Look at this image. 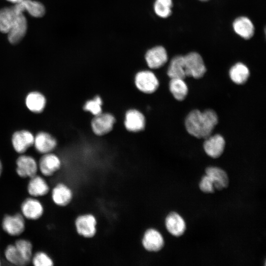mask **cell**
Segmentation results:
<instances>
[{
	"instance_id": "1",
	"label": "cell",
	"mask_w": 266,
	"mask_h": 266,
	"mask_svg": "<svg viewBox=\"0 0 266 266\" xmlns=\"http://www.w3.org/2000/svg\"><path fill=\"white\" fill-rule=\"evenodd\" d=\"M218 122V115L213 110L209 109L201 112L195 109L187 115L185 126L191 135L205 139L211 135Z\"/></svg>"
},
{
	"instance_id": "2",
	"label": "cell",
	"mask_w": 266,
	"mask_h": 266,
	"mask_svg": "<svg viewBox=\"0 0 266 266\" xmlns=\"http://www.w3.org/2000/svg\"><path fill=\"white\" fill-rule=\"evenodd\" d=\"M185 71L186 77L199 79L203 77L206 67L201 55L196 52H191L184 56Z\"/></svg>"
},
{
	"instance_id": "3",
	"label": "cell",
	"mask_w": 266,
	"mask_h": 266,
	"mask_svg": "<svg viewBox=\"0 0 266 266\" xmlns=\"http://www.w3.org/2000/svg\"><path fill=\"white\" fill-rule=\"evenodd\" d=\"M134 81L137 88L146 94L155 92L159 86V80L155 74L148 70L138 72L135 76Z\"/></svg>"
},
{
	"instance_id": "4",
	"label": "cell",
	"mask_w": 266,
	"mask_h": 266,
	"mask_svg": "<svg viewBox=\"0 0 266 266\" xmlns=\"http://www.w3.org/2000/svg\"><path fill=\"white\" fill-rule=\"evenodd\" d=\"M2 228L8 234L17 236L21 234L25 229L24 217L20 213L5 215L2 221Z\"/></svg>"
},
{
	"instance_id": "5",
	"label": "cell",
	"mask_w": 266,
	"mask_h": 266,
	"mask_svg": "<svg viewBox=\"0 0 266 266\" xmlns=\"http://www.w3.org/2000/svg\"><path fill=\"white\" fill-rule=\"evenodd\" d=\"M16 164V172L20 177L31 178L36 175L38 164L32 156L22 155L17 158Z\"/></svg>"
},
{
	"instance_id": "6",
	"label": "cell",
	"mask_w": 266,
	"mask_h": 266,
	"mask_svg": "<svg viewBox=\"0 0 266 266\" xmlns=\"http://www.w3.org/2000/svg\"><path fill=\"white\" fill-rule=\"evenodd\" d=\"M147 66L151 69H157L163 66L168 60V55L166 48L161 45L148 49L145 55Z\"/></svg>"
},
{
	"instance_id": "7",
	"label": "cell",
	"mask_w": 266,
	"mask_h": 266,
	"mask_svg": "<svg viewBox=\"0 0 266 266\" xmlns=\"http://www.w3.org/2000/svg\"><path fill=\"white\" fill-rule=\"evenodd\" d=\"M95 116L92 121L91 126L96 135H103L112 130L115 122L114 116L108 113H101Z\"/></svg>"
},
{
	"instance_id": "8",
	"label": "cell",
	"mask_w": 266,
	"mask_h": 266,
	"mask_svg": "<svg viewBox=\"0 0 266 266\" xmlns=\"http://www.w3.org/2000/svg\"><path fill=\"white\" fill-rule=\"evenodd\" d=\"M27 28V20L24 13L18 15L7 33L8 41L12 44L18 43L26 34Z\"/></svg>"
},
{
	"instance_id": "9",
	"label": "cell",
	"mask_w": 266,
	"mask_h": 266,
	"mask_svg": "<svg viewBox=\"0 0 266 266\" xmlns=\"http://www.w3.org/2000/svg\"><path fill=\"white\" fill-rule=\"evenodd\" d=\"M225 140L219 134L209 135L205 138L203 149L206 154L212 158H218L223 154Z\"/></svg>"
},
{
	"instance_id": "10",
	"label": "cell",
	"mask_w": 266,
	"mask_h": 266,
	"mask_svg": "<svg viewBox=\"0 0 266 266\" xmlns=\"http://www.w3.org/2000/svg\"><path fill=\"white\" fill-rule=\"evenodd\" d=\"M21 209L24 218L32 220L39 219L44 212L41 203L33 197L25 200L21 204Z\"/></svg>"
},
{
	"instance_id": "11",
	"label": "cell",
	"mask_w": 266,
	"mask_h": 266,
	"mask_svg": "<svg viewBox=\"0 0 266 266\" xmlns=\"http://www.w3.org/2000/svg\"><path fill=\"white\" fill-rule=\"evenodd\" d=\"M18 14H23L26 11L33 17H42L45 13V8L41 2L33 0H23L13 6Z\"/></svg>"
},
{
	"instance_id": "12",
	"label": "cell",
	"mask_w": 266,
	"mask_h": 266,
	"mask_svg": "<svg viewBox=\"0 0 266 266\" xmlns=\"http://www.w3.org/2000/svg\"><path fill=\"white\" fill-rule=\"evenodd\" d=\"M61 165L59 157L54 154L48 153L43 154L38 164L40 172L45 176H51L58 170Z\"/></svg>"
},
{
	"instance_id": "13",
	"label": "cell",
	"mask_w": 266,
	"mask_h": 266,
	"mask_svg": "<svg viewBox=\"0 0 266 266\" xmlns=\"http://www.w3.org/2000/svg\"><path fill=\"white\" fill-rule=\"evenodd\" d=\"M77 233L85 237H92L96 232V220L92 214L79 216L75 220Z\"/></svg>"
},
{
	"instance_id": "14",
	"label": "cell",
	"mask_w": 266,
	"mask_h": 266,
	"mask_svg": "<svg viewBox=\"0 0 266 266\" xmlns=\"http://www.w3.org/2000/svg\"><path fill=\"white\" fill-rule=\"evenodd\" d=\"M33 134L27 130L15 132L12 137V144L15 151L20 154L25 153L33 144Z\"/></svg>"
},
{
	"instance_id": "15",
	"label": "cell",
	"mask_w": 266,
	"mask_h": 266,
	"mask_svg": "<svg viewBox=\"0 0 266 266\" xmlns=\"http://www.w3.org/2000/svg\"><path fill=\"white\" fill-rule=\"evenodd\" d=\"M142 243L144 248L147 251L157 252L163 248L165 241L159 231L154 229H150L145 232Z\"/></svg>"
},
{
	"instance_id": "16",
	"label": "cell",
	"mask_w": 266,
	"mask_h": 266,
	"mask_svg": "<svg viewBox=\"0 0 266 266\" xmlns=\"http://www.w3.org/2000/svg\"><path fill=\"white\" fill-rule=\"evenodd\" d=\"M165 225L167 231L176 237L183 235L186 229L184 220L175 212H170L167 215L165 220Z\"/></svg>"
},
{
	"instance_id": "17",
	"label": "cell",
	"mask_w": 266,
	"mask_h": 266,
	"mask_svg": "<svg viewBox=\"0 0 266 266\" xmlns=\"http://www.w3.org/2000/svg\"><path fill=\"white\" fill-rule=\"evenodd\" d=\"M33 144L37 152L44 154L53 151L56 147L57 143L56 139L50 134L41 132L34 137Z\"/></svg>"
},
{
	"instance_id": "18",
	"label": "cell",
	"mask_w": 266,
	"mask_h": 266,
	"mask_svg": "<svg viewBox=\"0 0 266 266\" xmlns=\"http://www.w3.org/2000/svg\"><path fill=\"white\" fill-rule=\"evenodd\" d=\"M125 126L132 132H138L144 129L145 119L144 115L136 109L128 110L125 115Z\"/></svg>"
},
{
	"instance_id": "19",
	"label": "cell",
	"mask_w": 266,
	"mask_h": 266,
	"mask_svg": "<svg viewBox=\"0 0 266 266\" xmlns=\"http://www.w3.org/2000/svg\"><path fill=\"white\" fill-rule=\"evenodd\" d=\"M234 32L244 39L251 38L254 34L255 27L251 20L246 16H240L233 23Z\"/></svg>"
},
{
	"instance_id": "20",
	"label": "cell",
	"mask_w": 266,
	"mask_h": 266,
	"mask_svg": "<svg viewBox=\"0 0 266 266\" xmlns=\"http://www.w3.org/2000/svg\"><path fill=\"white\" fill-rule=\"evenodd\" d=\"M205 173L213 180L215 189L222 190L228 187L229 179L227 173L222 168L216 166H209L205 169Z\"/></svg>"
},
{
	"instance_id": "21",
	"label": "cell",
	"mask_w": 266,
	"mask_h": 266,
	"mask_svg": "<svg viewBox=\"0 0 266 266\" xmlns=\"http://www.w3.org/2000/svg\"><path fill=\"white\" fill-rule=\"evenodd\" d=\"M27 190L28 193L33 197L45 196L49 191V187L46 180L37 174L31 178Z\"/></svg>"
},
{
	"instance_id": "22",
	"label": "cell",
	"mask_w": 266,
	"mask_h": 266,
	"mask_svg": "<svg viewBox=\"0 0 266 266\" xmlns=\"http://www.w3.org/2000/svg\"><path fill=\"white\" fill-rule=\"evenodd\" d=\"M52 198L56 204L65 206L69 204L71 200L72 193L67 186L60 183L53 188L52 191Z\"/></svg>"
},
{
	"instance_id": "23",
	"label": "cell",
	"mask_w": 266,
	"mask_h": 266,
	"mask_svg": "<svg viewBox=\"0 0 266 266\" xmlns=\"http://www.w3.org/2000/svg\"><path fill=\"white\" fill-rule=\"evenodd\" d=\"M229 76L232 81L238 85L244 84L250 76L248 67L242 63H237L229 70Z\"/></svg>"
},
{
	"instance_id": "24",
	"label": "cell",
	"mask_w": 266,
	"mask_h": 266,
	"mask_svg": "<svg viewBox=\"0 0 266 266\" xmlns=\"http://www.w3.org/2000/svg\"><path fill=\"white\" fill-rule=\"evenodd\" d=\"M167 74L170 79L185 78L186 75L185 71L184 56L177 55L171 60Z\"/></svg>"
},
{
	"instance_id": "25",
	"label": "cell",
	"mask_w": 266,
	"mask_h": 266,
	"mask_svg": "<svg viewBox=\"0 0 266 266\" xmlns=\"http://www.w3.org/2000/svg\"><path fill=\"white\" fill-rule=\"evenodd\" d=\"M46 99L40 93L32 92L30 93L26 98V104L27 108L34 113L41 112L46 105Z\"/></svg>"
},
{
	"instance_id": "26",
	"label": "cell",
	"mask_w": 266,
	"mask_h": 266,
	"mask_svg": "<svg viewBox=\"0 0 266 266\" xmlns=\"http://www.w3.org/2000/svg\"><path fill=\"white\" fill-rule=\"evenodd\" d=\"M18 15L13 6L0 9V32L7 33Z\"/></svg>"
},
{
	"instance_id": "27",
	"label": "cell",
	"mask_w": 266,
	"mask_h": 266,
	"mask_svg": "<svg viewBox=\"0 0 266 266\" xmlns=\"http://www.w3.org/2000/svg\"><path fill=\"white\" fill-rule=\"evenodd\" d=\"M169 89L173 97L177 100H183L187 96L188 88L184 79L171 78Z\"/></svg>"
},
{
	"instance_id": "28",
	"label": "cell",
	"mask_w": 266,
	"mask_h": 266,
	"mask_svg": "<svg viewBox=\"0 0 266 266\" xmlns=\"http://www.w3.org/2000/svg\"><path fill=\"white\" fill-rule=\"evenodd\" d=\"M172 6V0H155L153 9L158 17L166 18L171 14Z\"/></svg>"
},
{
	"instance_id": "29",
	"label": "cell",
	"mask_w": 266,
	"mask_h": 266,
	"mask_svg": "<svg viewBox=\"0 0 266 266\" xmlns=\"http://www.w3.org/2000/svg\"><path fill=\"white\" fill-rule=\"evenodd\" d=\"M4 256L7 261L14 265L23 266L28 265L14 244H10L6 247Z\"/></svg>"
},
{
	"instance_id": "30",
	"label": "cell",
	"mask_w": 266,
	"mask_h": 266,
	"mask_svg": "<svg viewBox=\"0 0 266 266\" xmlns=\"http://www.w3.org/2000/svg\"><path fill=\"white\" fill-rule=\"evenodd\" d=\"M14 245L24 260L29 264L33 256L32 243L28 240L20 239L17 240Z\"/></svg>"
},
{
	"instance_id": "31",
	"label": "cell",
	"mask_w": 266,
	"mask_h": 266,
	"mask_svg": "<svg viewBox=\"0 0 266 266\" xmlns=\"http://www.w3.org/2000/svg\"><path fill=\"white\" fill-rule=\"evenodd\" d=\"M102 104L101 99L100 96H97L93 99L89 100L85 103L84 109L96 116L102 113Z\"/></svg>"
},
{
	"instance_id": "32",
	"label": "cell",
	"mask_w": 266,
	"mask_h": 266,
	"mask_svg": "<svg viewBox=\"0 0 266 266\" xmlns=\"http://www.w3.org/2000/svg\"><path fill=\"white\" fill-rule=\"evenodd\" d=\"M31 262L35 266H52L54 264L51 258L42 251L33 255Z\"/></svg>"
},
{
	"instance_id": "33",
	"label": "cell",
	"mask_w": 266,
	"mask_h": 266,
	"mask_svg": "<svg viewBox=\"0 0 266 266\" xmlns=\"http://www.w3.org/2000/svg\"><path fill=\"white\" fill-rule=\"evenodd\" d=\"M199 188L205 193H213L215 190L212 179L206 174L202 177L199 183Z\"/></svg>"
},
{
	"instance_id": "34",
	"label": "cell",
	"mask_w": 266,
	"mask_h": 266,
	"mask_svg": "<svg viewBox=\"0 0 266 266\" xmlns=\"http://www.w3.org/2000/svg\"><path fill=\"white\" fill-rule=\"evenodd\" d=\"M7 0L8 1L11 2H12V3H14V4H16L17 3H19V2H21L23 0Z\"/></svg>"
},
{
	"instance_id": "35",
	"label": "cell",
	"mask_w": 266,
	"mask_h": 266,
	"mask_svg": "<svg viewBox=\"0 0 266 266\" xmlns=\"http://www.w3.org/2000/svg\"><path fill=\"white\" fill-rule=\"evenodd\" d=\"M2 172V165L1 162L0 160V177L1 176Z\"/></svg>"
},
{
	"instance_id": "36",
	"label": "cell",
	"mask_w": 266,
	"mask_h": 266,
	"mask_svg": "<svg viewBox=\"0 0 266 266\" xmlns=\"http://www.w3.org/2000/svg\"><path fill=\"white\" fill-rule=\"evenodd\" d=\"M200 1H207V0H199Z\"/></svg>"
},
{
	"instance_id": "37",
	"label": "cell",
	"mask_w": 266,
	"mask_h": 266,
	"mask_svg": "<svg viewBox=\"0 0 266 266\" xmlns=\"http://www.w3.org/2000/svg\"><path fill=\"white\" fill-rule=\"evenodd\" d=\"M1 265V261H0V266Z\"/></svg>"
}]
</instances>
